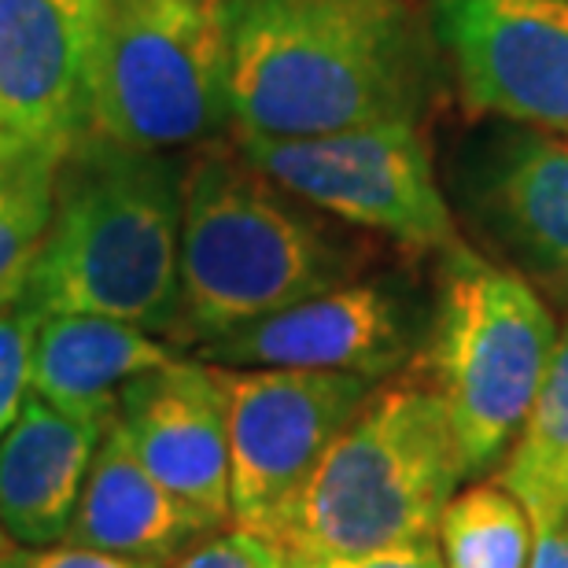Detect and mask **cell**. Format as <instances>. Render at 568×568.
<instances>
[{"mask_svg":"<svg viewBox=\"0 0 568 568\" xmlns=\"http://www.w3.org/2000/svg\"><path fill=\"white\" fill-rule=\"evenodd\" d=\"M439 44L410 0H230L236 138H322L422 122Z\"/></svg>","mask_w":568,"mask_h":568,"instance_id":"obj_1","label":"cell"},{"mask_svg":"<svg viewBox=\"0 0 568 568\" xmlns=\"http://www.w3.org/2000/svg\"><path fill=\"white\" fill-rule=\"evenodd\" d=\"M185 163L85 133L63 155L49 236L27 300L49 314H93L181 339Z\"/></svg>","mask_w":568,"mask_h":568,"instance_id":"obj_2","label":"cell"},{"mask_svg":"<svg viewBox=\"0 0 568 568\" xmlns=\"http://www.w3.org/2000/svg\"><path fill=\"white\" fill-rule=\"evenodd\" d=\"M358 252L236 148L207 144L185 163L181 311L185 344H211L351 284Z\"/></svg>","mask_w":568,"mask_h":568,"instance_id":"obj_3","label":"cell"},{"mask_svg":"<svg viewBox=\"0 0 568 568\" xmlns=\"http://www.w3.org/2000/svg\"><path fill=\"white\" fill-rule=\"evenodd\" d=\"M465 476L458 436L436 392L425 384L373 388L270 539L288 568L436 539L443 509Z\"/></svg>","mask_w":568,"mask_h":568,"instance_id":"obj_4","label":"cell"},{"mask_svg":"<svg viewBox=\"0 0 568 568\" xmlns=\"http://www.w3.org/2000/svg\"><path fill=\"white\" fill-rule=\"evenodd\" d=\"M443 258L428 369L473 476L514 447L561 333L525 274L487 263L465 244Z\"/></svg>","mask_w":568,"mask_h":568,"instance_id":"obj_5","label":"cell"},{"mask_svg":"<svg viewBox=\"0 0 568 568\" xmlns=\"http://www.w3.org/2000/svg\"><path fill=\"white\" fill-rule=\"evenodd\" d=\"M230 126V0H100L89 133L178 152Z\"/></svg>","mask_w":568,"mask_h":568,"instance_id":"obj_6","label":"cell"},{"mask_svg":"<svg viewBox=\"0 0 568 568\" xmlns=\"http://www.w3.org/2000/svg\"><path fill=\"white\" fill-rule=\"evenodd\" d=\"M236 152L306 207L414 252L450 255L458 222L422 122H369L322 138H236Z\"/></svg>","mask_w":568,"mask_h":568,"instance_id":"obj_7","label":"cell"},{"mask_svg":"<svg viewBox=\"0 0 568 568\" xmlns=\"http://www.w3.org/2000/svg\"><path fill=\"white\" fill-rule=\"evenodd\" d=\"M230 517L270 536L377 381L325 369H225Z\"/></svg>","mask_w":568,"mask_h":568,"instance_id":"obj_8","label":"cell"},{"mask_svg":"<svg viewBox=\"0 0 568 568\" xmlns=\"http://www.w3.org/2000/svg\"><path fill=\"white\" fill-rule=\"evenodd\" d=\"M469 111L568 138V0H432Z\"/></svg>","mask_w":568,"mask_h":568,"instance_id":"obj_9","label":"cell"},{"mask_svg":"<svg viewBox=\"0 0 568 568\" xmlns=\"http://www.w3.org/2000/svg\"><path fill=\"white\" fill-rule=\"evenodd\" d=\"M410 344L399 295L373 281H351L200 344V358L225 369H325L381 381L403 366Z\"/></svg>","mask_w":568,"mask_h":568,"instance_id":"obj_10","label":"cell"},{"mask_svg":"<svg viewBox=\"0 0 568 568\" xmlns=\"http://www.w3.org/2000/svg\"><path fill=\"white\" fill-rule=\"evenodd\" d=\"M100 0H0V138L71 152L89 133Z\"/></svg>","mask_w":568,"mask_h":568,"instance_id":"obj_11","label":"cell"},{"mask_svg":"<svg viewBox=\"0 0 568 568\" xmlns=\"http://www.w3.org/2000/svg\"><path fill=\"white\" fill-rule=\"evenodd\" d=\"M462 192L525 277L568 303V138L498 122L465 148Z\"/></svg>","mask_w":568,"mask_h":568,"instance_id":"obj_12","label":"cell"},{"mask_svg":"<svg viewBox=\"0 0 568 568\" xmlns=\"http://www.w3.org/2000/svg\"><path fill=\"white\" fill-rule=\"evenodd\" d=\"M119 428L159 484L207 517H230V425L219 366L170 358L133 377L119 395Z\"/></svg>","mask_w":568,"mask_h":568,"instance_id":"obj_13","label":"cell"},{"mask_svg":"<svg viewBox=\"0 0 568 568\" xmlns=\"http://www.w3.org/2000/svg\"><path fill=\"white\" fill-rule=\"evenodd\" d=\"M214 525L148 473L119 422L104 432L63 542L166 565Z\"/></svg>","mask_w":568,"mask_h":568,"instance_id":"obj_14","label":"cell"},{"mask_svg":"<svg viewBox=\"0 0 568 568\" xmlns=\"http://www.w3.org/2000/svg\"><path fill=\"white\" fill-rule=\"evenodd\" d=\"M104 432L38 395L22 403L16 425L0 436V525L16 547L63 542Z\"/></svg>","mask_w":568,"mask_h":568,"instance_id":"obj_15","label":"cell"},{"mask_svg":"<svg viewBox=\"0 0 568 568\" xmlns=\"http://www.w3.org/2000/svg\"><path fill=\"white\" fill-rule=\"evenodd\" d=\"M178 351L130 322L93 314H49L33 344L30 388L55 410L111 428L122 388Z\"/></svg>","mask_w":568,"mask_h":568,"instance_id":"obj_16","label":"cell"},{"mask_svg":"<svg viewBox=\"0 0 568 568\" xmlns=\"http://www.w3.org/2000/svg\"><path fill=\"white\" fill-rule=\"evenodd\" d=\"M503 484L528 509L531 528L568 517V328L558 336L528 422L509 447Z\"/></svg>","mask_w":568,"mask_h":568,"instance_id":"obj_17","label":"cell"},{"mask_svg":"<svg viewBox=\"0 0 568 568\" xmlns=\"http://www.w3.org/2000/svg\"><path fill=\"white\" fill-rule=\"evenodd\" d=\"M63 148L0 138V306L27 292L49 236Z\"/></svg>","mask_w":568,"mask_h":568,"instance_id":"obj_18","label":"cell"},{"mask_svg":"<svg viewBox=\"0 0 568 568\" xmlns=\"http://www.w3.org/2000/svg\"><path fill=\"white\" fill-rule=\"evenodd\" d=\"M436 539L447 568H528L536 528L506 484H473L443 509Z\"/></svg>","mask_w":568,"mask_h":568,"instance_id":"obj_19","label":"cell"},{"mask_svg":"<svg viewBox=\"0 0 568 568\" xmlns=\"http://www.w3.org/2000/svg\"><path fill=\"white\" fill-rule=\"evenodd\" d=\"M44 314L27 295L0 306V436L16 425L22 403L30 399L33 377V344Z\"/></svg>","mask_w":568,"mask_h":568,"instance_id":"obj_20","label":"cell"},{"mask_svg":"<svg viewBox=\"0 0 568 568\" xmlns=\"http://www.w3.org/2000/svg\"><path fill=\"white\" fill-rule=\"evenodd\" d=\"M159 568H288L274 539L252 528H214Z\"/></svg>","mask_w":568,"mask_h":568,"instance_id":"obj_21","label":"cell"},{"mask_svg":"<svg viewBox=\"0 0 568 568\" xmlns=\"http://www.w3.org/2000/svg\"><path fill=\"white\" fill-rule=\"evenodd\" d=\"M300 568H447V561H443L439 539H414V542H395V547H381L366 554L322 558Z\"/></svg>","mask_w":568,"mask_h":568,"instance_id":"obj_22","label":"cell"},{"mask_svg":"<svg viewBox=\"0 0 568 568\" xmlns=\"http://www.w3.org/2000/svg\"><path fill=\"white\" fill-rule=\"evenodd\" d=\"M4 568H159V565L115 558V554H100V550H85V547H71V542H55V547H38V550L19 547L8 558Z\"/></svg>","mask_w":568,"mask_h":568,"instance_id":"obj_23","label":"cell"},{"mask_svg":"<svg viewBox=\"0 0 568 568\" xmlns=\"http://www.w3.org/2000/svg\"><path fill=\"white\" fill-rule=\"evenodd\" d=\"M528 568H568V517L558 525L536 528V547H531Z\"/></svg>","mask_w":568,"mask_h":568,"instance_id":"obj_24","label":"cell"},{"mask_svg":"<svg viewBox=\"0 0 568 568\" xmlns=\"http://www.w3.org/2000/svg\"><path fill=\"white\" fill-rule=\"evenodd\" d=\"M16 550H19V547H16V539H11L8 531H4V525H0V568L8 565V558H11Z\"/></svg>","mask_w":568,"mask_h":568,"instance_id":"obj_25","label":"cell"}]
</instances>
